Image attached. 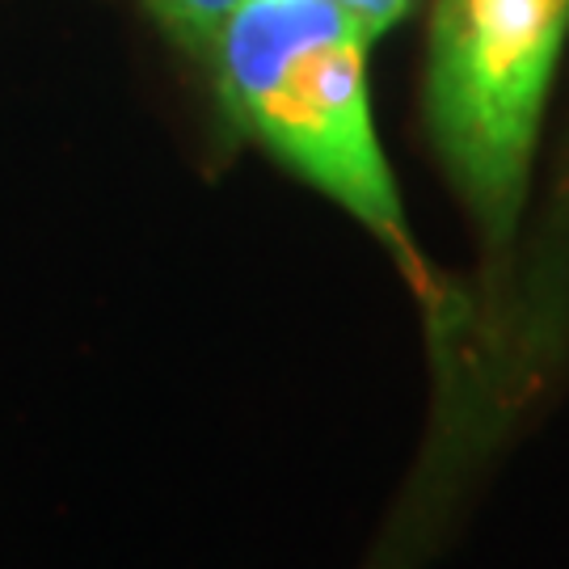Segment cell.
<instances>
[{
  "label": "cell",
  "instance_id": "cell-4",
  "mask_svg": "<svg viewBox=\"0 0 569 569\" xmlns=\"http://www.w3.org/2000/svg\"><path fill=\"white\" fill-rule=\"evenodd\" d=\"M350 18L363 26L367 39H376V34H385L392 21L406 18L409 0H338Z\"/></svg>",
  "mask_w": 569,
  "mask_h": 569
},
{
  "label": "cell",
  "instance_id": "cell-1",
  "mask_svg": "<svg viewBox=\"0 0 569 569\" xmlns=\"http://www.w3.org/2000/svg\"><path fill=\"white\" fill-rule=\"evenodd\" d=\"M367 42L338 0H244L216 47L220 84L228 110L279 161L363 220L427 283L367 110Z\"/></svg>",
  "mask_w": 569,
  "mask_h": 569
},
{
  "label": "cell",
  "instance_id": "cell-2",
  "mask_svg": "<svg viewBox=\"0 0 569 569\" xmlns=\"http://www.w3.org/2000/svg\"><path fill=\"white\" fill-rule=\"evenodd\" d=\"M569 0H439L427 114L451 178L493 244H507Z\"/></svg>",
  "mask_w": 569,
  "mask_h": 569
},
{
  "label": "cell",
  "instance_id": "cell-3",
  "mask_svg": "<svg viewBox=\"0 0 569 569\" xmlns=\"http://www.w3.org/2000/svg\"><path fill=\"white\" fill-rule=\"evenodd\" d=\"M148 4L164 21V30L182 39L190 51H216L244 0H148Z\"/></svg>",
  "mask_w": 569,
  "mask_h": 569
}]
</instances>
